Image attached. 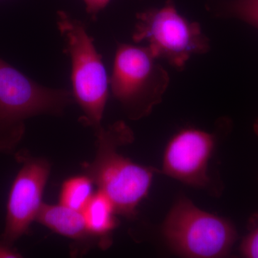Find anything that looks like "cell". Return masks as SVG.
<instances>
[{
    "mask_svg": "<svg viewBox=\"0 0 258 258\" xmlns=\"http://www.w3.org/2000/svg\"><path fill=\"white\" fill-rule=\"evenodd\" d=\"M94 182L88 174H79L64 180L59 195L61 205L83 212L94 195Z\"/></svg>",
    "mask_w": 258,
    "mask_h": 258,
    "instance_id": "cell-11",
    "label": "cell"
},
{
    "mask_svg": "<svg viewBox=\"0 0 258 258\" xmlns=\"http://www.w3.org/2000/svg\"><path fill=\"white\" fill-rule=\"evenodd\" d=\"M158 60L147 46L118 45L109 83L129 119L147 117L162 101L170 79Z\"/></svg>",
    "mask_w": 258,
    "mask_h": 258,
    "instance_id": "cell-3",
    "label": "cell"
},
{
    "mask_svg": "<svg viewBox=\"0 0 258 258\" xmlns=\"http://www.w3.org/2000/svg\"><path fill=\"white\" fill-rule=\"evenodd\" d=\"M215 144L216 138L211 133L196 128L180 131L166 145L161 174L191 187L211 189L209 163Z\"/></svg>",
    "mask_w": 258,
    "mask_h": 258,
    "instance_id": "cell-8",
    "label": "cell"
},
{
    "mask_svg": "<svg viewBox=\"0 0 258 258\" xmlns=\"http://www.w3.org/2000/svg\"><path fill=\"white\" fill-rule=\"evenodd\" d=\"M23 132L0 121V153H13L21 142Z\"/></svg>",
    "mask_w": 258,
    "mask_h": 258,
    "instance_id": "cell-14",
    "label": "cell"
},
{
    "mask_svg": "<svg viewBox=\"0 0 258 258\" xmlns=\"http://www.w3.org/2000/svg\"><path fill=\"white\" fill-rule=\"evenodd\" d=\"M86 12L93 20H96L98 14L104 9L111 0H83Z\"/></svg>",
    "mask_w": 258,
    "mask_h": 258,
    "instance_id": "cell-15",
    "label": "cell"
},
{
    "mask_svg": "<svg viewBox=\"0 0 258 258\" xmlns=\"http://www.w3.org/2000/svg\"><path fill=\"white\" fill-rule=\"evenodd\" d=\"M36 222L55 233L74 240L83 249L98 243L88 232L83 212L73 210L61 204H43Z\"/></svg>",
    "mask_w": 258,
    "mask_h": 258,
    "instance_id": "cell-9",
    "label": "cell"
},
{
    "mask_svg": "<svg viewBox=\"0 0 258 258\" xmlns=\"http://www.w3.org/2000/svg\"><path fill=\"white\" fill-rule=\"evenodd\" d=\"M247 235L240 247L241 255L247 258H258V210L249 218Z\"/></svg>",
    "mask_w": 258,
    "mask_h": 258,
    "instance_id": "cell-12",
    "label": "cell"
},
{
    "mask_svg": "<svg viewBox=\"0 0 258 258\" xmlns=\"http://www.w3.org/2000/svg\"><path fill=\"white\" fill-rule=\"evenodd\" d=\"M230 12L258 28V0H235L230 5Z\"/></svg>",
    "mask_w": 258,
    "mask_h": 258,
    "instance_id": "cell-13",
    "label": "cell"
},
{
    "mask_svg": "<svg viewBox=\"0 0 258 258\" xmlns=\"http://www.w3.org/2000/svg\"><path fill=\"white\" fill-rule=\"evenodd\" d=\"M88 232L101 249L111 245L112 235L119 225L113 203L104 194L97 191L83 211Z\"/></svg>",
    "mask_w": 258,
    "mask_h": 258,
    "instance_id": "cell-10",
    "label": "cell"
},
{
    "mask_svg": "<svg viewBox=\"0 0 258 258\" xmlns=\"http://www.w3.org/2000/svg\"><path fill=\"white\" fill-rule=\"evenodd\" d=\"M57 24L71 60L73 96L83 111L80 121L96 131L102 125L110 84L101 55L81 20L58 11Z\"/></svg>",
    "mask_w": 258,
    "mask_h": 258,
    "instance_id": "cell-2",
    "label": "cell"
},
{
    "mask_svg": "<svg viewBox=\"0 0 258 258\" xmlns=\"http://www.w3.org/2000/svg\"><path fill=\"white\" fill-rule=\"evenodd\" d=\"M137 20L134 41L147 42L153 55L176 69L184 68L191 56L210 50V40L200 24L188 21L171 3L139 13Z\"/></svg>",
    "mask_w": 258,
    "mask_h": 258,
    "instance_id": "cell-5",
    "label": "cell"
},
{
    "mask_svg": "<svg viewBox=\"0 0 258 258\" xmlns=\"http://www.w3.org/2000/svg\"><path fill=\"white\" fill-rule=\"evenodd\" d=\"M18 257H22V254L13 246L5 243L0 239V258Z\"/></svg>",
    "mask_w": 258,
    "mask_h": 258,
    "instance_id": "cell-16",
    "label": "cell"
},
{
    "mask_svg": "<svg viewBox=\"0 0 258 258\" xmlns=\"http://www.w3.org/2000/svg\"><path fill=\"white\" fill-rule=\"evenodd\" d=\"M253 130L254 134H256V136L258 137V118L255 120L253 125Z\"/></svg>",
    "mask_w": 258,
    "mask_h": 258,
    "instance_id": "cell-17",
    "label": "cell"
},
{
    "mask_svg": "<svg viewBox=\"0 0 258 258\" xmlns=\"http://www.w3.org/2000/svg\"><path fill=\"white\" fill-rule=\"evenodd\" d=\"M161 230L171 250L184 257H227L237 239L232 222L204 211L185 197L173 205Z\"/></svg>",
    "mask_w": 258,
    "mask_h": 258,
    "instance_id": "cell-4",
    "label": "cell"
},
{
    "mask_svg": "<svg viewBox=\"0 0 258 258\" xmlns=\"http://www.w3.org/2000/svg\"><path fill=\"white\" fill-rule=\"evenodd\" d=\"M16 158L22 166L10 187L1 235V240L11 246L26 235L32 222L36 221L50 174L47 159L32 157L27 152L17 153Z\"/></svg>",
    "mask_w": 258,
    "mask_h": 258,
    "instance_id": "cell-7",
    "label": "cell"
},
{
    "mask_svg": "<svg viewBox=\"0 0 258 258\" xmlns=\"http://www.w3.org/2000/svg\"><path fill=\"white\" fill-rule=\"evenodd\" d=\"M94 132L96 156L91 162L83 164V171L111 200L118 216L133 220L160 169L141 165L119 152L120 147L134 141L133 131L124 121L101 125Z\"/></svg>",
    "mask_w": 258,
    "mask_h": 258,
    "instance_id": "cell-1",
    "label": "cell"
},
{
    "mask_svg": "<svg viewBox=\"0 0 258 258\" xmlns=\"http://www.w3.org/2000/svg\"><path fill=\"white\" fill-rule=\"evenodd\" d=\"M75 103L71 91L45 87L0 58V121L25 128L38 115H62Z\"/></svg>",
    "mask_w": 258,
    "mask_h": 258,
    "instance_id": "cell-6",
    "label": "cell"
}]
</instances>
